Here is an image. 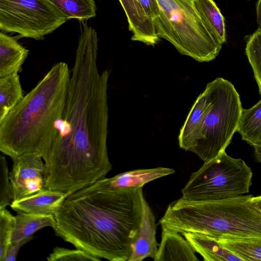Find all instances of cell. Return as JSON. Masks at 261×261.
<instances>
[{
    "label": "cell",
    "mask_w": 261,
    "mask_h": 261,
    "mask_svg": "<svg viewBox=\"0 0 261 261\" xmlns=\"http://www.w3.org/2000/svg\"><path fill=\"white\" fill-rule=\"evenodd\" d=\"M98 43L95 29L84 27L64 108L43 158L47 189L70 195L105 178L112 170L107 148L110 72L98 69Z\"/></svg>",
    "instance_id": "6da1fadb"
},
{
    "label": "cell",
    "mask_w": 261,
    "mask_h": 261,
    "mask_svg": "<svg viewBox=\"0 0 261 261\" xmlns=\"http://www.w3.org/2000/svg\"><path fill=\"white\" fill-rule=\"evenodd\" d=\"M144 200L142 188L103 190L91 185L66 198L53 228L64 241L94 257L128 261Z\"/></svg>",
    "instance_id": "7a4b0ae2"
},
{
    "label": "cell",
    "mask_w": 261,
    "mask_h": 261,
    "mask_svg": "<svg viewBox=\"0 0 261 261\" xmlns=\"http://www.w3.org/2000/svg\"><path fill=\"white\" fill-rule=\"evenodd\" d=\"M70 70L55 63L37 85L0 121V151L12 159L24 153L45 156L62 114Z\"/></svg>",
    "instance_id": "3957f363"
},
{
    "label": "cell",
    "mask_w": 261,
    "mask_h": 261,
    "mask_svg": "<svg viewBox=\"0 0 261 261\" xmlns=\"http://www.w3.org/2000/svg\"><path fill=\"white\" fill-rule=\"evenodd\" d=\"M252 195L225 200L190 201L180 198L169 204L160 220L162 229L195 233L220 239H261V212Z\"/></svg>",
    "instance_id": "277c9868"
},
{
    "label": "cell",
    "mask_w": 261,
    "mask_h": 261,
    "mask_svg": "<svg viewBox=\"0 0 261 261\" xmlns=\"http://www.w3.org/2000/svg\"><path fill=\"white\" fill-rule=\"evenodd\" d=\"M160 15L153 20L159 38L170 42L182 55L199 62H210L222 44L211 34L193 5L184 0H157Z\"/></svg>",
    "instance_id": "5b68a950"
},
{
    "label": "cell",
    "mask_w": 261,
    "mask_h": 261,
    "mask_svg": "<svg viewBox=\"0 0 261 261\" xmlns=\"http://www.w3.org/2000/svg\"><path fill=\"white\" fill-rule=\"evenodd\" d=\"M213 101L188 151L204 162L225 151L237 131L243 108L233 85L218 77L212 81Z\"/></svg>",
    "instance_id": "8992f818"
},
{
    "label": "cell",
    "mask_w": 261,
    "mask_h": 261,
    "mask_svg": "<svg viewBox=\"0 0 261 261\" xmlns=\"http://www.w3.org/2000/svg\"><path fill=\"white\" fill-rule=\"evenodd\" d=\"M253 172L241 159L223 151L193 172L181 190L182 198L195 202L232 198L249 192Z\"/></svg>",
    "instance_id": "52a82bcc"
},
{
    "label": "cell",
    "mask_w": 261,
    "mask_h": 261,
    "mask_svg": "<svg viewBox=\"0 0 261 261\" xmlns=\"http://www.w3.org/2000/svg\"><path fill=\"white\" fill-rule=\"evenodd\" d=\"M68 19L48 0H0V30L39 40Z\"/></svg>",
    "instance_id": "ba28073f"
},
{
    "label": "cell",
    "mask_w": 261,
    "mask_h": 261,
    "mask_svg": "<svg viewBox=\"0 0 261 261\" xmlns=\"http://www.w3.org/2000/svg\"><path fill=\"white\" fill-rule=\"evenodd\" d=\"M12 160L13 165L9 176L13 191V201L47 189V169L39 152L24 153Z\"/></svg>",
    "instance_id": "9c48e42d"
},
{
    "label": "cell",
    "mask_w": 261,
    "mask_h": 261,
    "mask_svg": "<svg viewBox=\"0 0 261 261\" xmlns=\"http://www.w3.org/2000/svg\"><path fill=\"white\" fill-rule=\"evenodd\" d=\"M174 172L173 169L165 167L137 169L125 172L112 177H105L96 181L92 185L103 190L143 188L151 181Z\"/></svg>",
    "instance_id": "30bf717a"
},
{
    "label": "cell",
    "mask_w": 261,
    "mask_h": 261,
    "mask_svg": "<svg viewBox=\"0 0 261 261\" xmlns=\"http://www.w3.org/2000/svg\"><path fill=\"white\" fill-rule=\"evenodd\" d=\"M126 16L131 39L154 46L160 40L153 21L145 14L138 0H119Z\"/></svg>",
    "instance_id": "8fae6325"
},
{
    "label": "cell",
    "mask_w": 261,
    "mask_h": 261,
    "mask_svg": "<svg viewBox=\"0 0 261 261\" xmlns=\"http://www.w3.org/2000/svg\"><path fill=\"white\" fill-rule=\"evenodd\" d=\"M68 195L59 191L46 189L30 196L13 201L10 205L17 213L54 216Z\"/></svg>",
    "instance_id": "7c38bea8"
},
{
    "label": "cell",
    "mask_w": 261,
    "mask_h": 261,
    "mask_svg": "<svg viewBox=\"0 0 261 261\" xmlns=\"http://www.w3.org/2000/svg\"><path fill=\"white\" fill-rule=\"evenodd\" d=\"M213 101V85L210 82L197 97L180 128L178 136L179 147L188 150L199 129L202 121Z\"/></svg>",
    "instance_id": "4fadbf2b"
},
{
    "label": "cell",
    "mask_w": 261,
    "mask_h": 261,
    "mask_svg": "<svg viewBox=\"0 0 261 261\" xmlns=\"http://www.w3.org/2000/svg\"><path fill=\"white\" fill-rule=\"evenodd\" d=\"M156 228L155 216L145 199L141 225L128 261H142L147 257L154 259L159 245L155 238Z\"/></svg>",
    "instance_id": "5bb4252c"
},
{
    "label": "cell",
    "mask_w": 261,
    "mask_h": 261,
    "mask_svg": "<svg viewBox=\"0 0 261 261\" xmlns=\"http://www.w3.org/2000/svg\"><path fill=\"white\" fill-rule=\"evenodd\" d=\"M196 251L180 233L171 230L162 229V239L154 261H198Z\"/></svg>",
    "instance_id": "9a60e30c"
},
{
    "label": "cell",
    "mask_w": 261,
    "mask_h": 261,
    "mask_svg": "<svg viewBox=\"0 0 261 261\" xmlns=\"http://www.w3.org/2000/svg\"><path fill=\"white\" fill-rule=\"evenodd\" d=\"M29 51L15 38L0 33V77L18 73Z\"/></svg>",
    "instance_id": "2e32d148"
},
{
    "label": "cell",
    "mask_w": 261,
    "mask_h": 261,
    "mask_svg": "<svg viewBox=\"0 0 261 261\" xmlns=\"http://www.w3.org/2000/svg\"><path fill=\"white\" fill-rule=\"evenodd\" d=\"M182 235L205 261H243L217 239L199 233H186Z\"/></svg>",
    "instance_id": "e0dca14e"
},
{
    "label": "cell",
    "mask_w": 261,
    "mask_h": 261,
    "mask_svg": "<svg viewBox=\"0 0 261 261\" xmlns=\"http://www.w3.org/2000/svg\"><path fill=\"white\" fill-rule=\"evenodd\" d=\"M192 3L212 35L222 44L224 43L226 39L225 20L214 1L193 0Z\"/></svg>",
    "instance_id": "ac0fdd59"
},
{
    "label": "cell",
    "mask_w": 261,
    "mask_h": 261,
    "mask_svg": "<svg viewBox=\"0 0 261 261\" xmlns=\"http://www.w3.org/2000/svg\"><path fill=\"white\" fill-rule=\"evenodd\" d=\"M15 226L12 243H16L33 237L32 235L46 227L53 228L55 225L54 215H42L27 213H17L15 216Z\"/></svg>",
    "instance_id": "d6986e66"
},
{
    "label": "cell",
    "mask_w": 261,
    "mask_h": 261,
    "mask_svg": "<svg viewBox=\"0 0 261 261\" xmlns=\"http://www.w3.org/2000/svg\"><path fill=\"white\" fill-rule=\"evenodd\" d=\"M237 132L253 146H261V98L253 107L243 109Z\"/></svg>",
    "instance_id": "ffe728a7"
},
{
    "label": "cell",
    "mask_w": 261,
    "mask_h": 261,
    "mask_svg": "<svg viewBox=\"0 0 261 261\" xmlns=\"http://www.w3.org/2000/svg\"><path fill=\"white\" fill-rule=\"evenodd\" d=\"M24 96L18 73L0 77V121Z\"/></svg>",
    "instance_id": "44dd1931"
},
{
    "label": "cell",
    "mask_w": 261,
    "mask_h": 261,
    "mask_svg": "<svg viewBox=\"0 0 261 261\" xmlns=\"http://www.w3.org/2000/svg\"><path fill=\"white\" fill-rule=\"evenodd\" d=\"M218 240L243 261H261V239L222 238Z\"/></svg>",
    "instance_id": "7402d4cb"
},
{
    "label": "cell",
    "mask_w": 261,
    "mask_h": 261,
    "mask_svg": "<svg viewBox=\"0 0 261 261\" xmlns=\"http://www.w3.org/2000/svg\"><path fill=\"white\" fill-rule=\"evenodd\" d=\"M68 20L76 18L80 20L96 16L95 0H48Z\"/></svg>",
    "instance_id": "603a6c76"
},
{
    "label": "cell",
    "mask_w": 261,
    "mask_h": 261,
    "mask_svg": "<svg viewBox=\"0 0 261 261\" xmlns=\"http://www.w3.org/2000/svg\"><path fill=\"white\" fill-rule=\"evenodd\" d=\"M245 50L261 95V27L249 36Z\"/></svg>",
    "instance_id": "cb8c5ba5"
},
{
    "label": "cell",
    "mask_w": 261,
    "mask_h": 261,
    "mask_svg": "<svg viewBox=\"0 0 261 261\" xmlns=\"http://www.w3.org/2000/svg\"><path fill=\"white\" fill-rule=\"evenodd\" d=\"M15 218L6 208L0 210V261H4L12 243Z\"/></svg>",
    "instance_id": "d4e9b609"
},
{
    "label": "cell",
    "mask_w": 261,
    "mask_h": 261,
    "mask_svg": "<svg viewBox=\"0 0 261 261\" xmlns=\"http://www.w3.org/2000/svg\"><path fill=\"white\" fill-rule=\"evenodd\" d=\"M47 260L48 261H99L101 259L94 257L79 248L70 249L56 246L47 257Z\"/></svg>",
    "instance_id": "484cf974"
},
{
    "label": "cell",
    "mask_w": 261,
    "mask_h": 261,
    "mask_svg": "<svg viewBox=\"0 0 261 261\" xmlns=\"http://www.w3.org/2000/svg\"><path fill=\"white\" fill-rule=\"evenodd\" d=\"M13 200L8 164L5 156L0 155V210L6 208Z\"/></svg>",
    "instance_id": "4316f807"
},
{
    "label": "cell",
    "mask_w": 261,
    "mask_h": 261,
    "mask_svg": "<svg viewBox=\"0 0 261 261\" xmlns=\"http://www.w3.org/2000/svg\"><path fill=\"white\" fill-rule=\"evenodd\" d=\"M145 14L152 20L160 15V10L157 0H138Z\"/></svg>",
    "instance_id": "83f0119b"
},
{
    "label": "cell",
    "mask_w": 261,
    "mask_h": 261,
    "mask_svg": "<svg viewBox=\"0 0 261 261\" xmlns=\"http://www.w3.org/2000/svg\"><path fill=\"white\" fill-rule=\"evenodd\" d=\"M32 239L33 237L16 243H12L8 248L4 261H15L20 248Z\"/></svg>",
    "instance_id": "f1b7e54d"
},
{
    "label": "cell",
    "mask_w": 261,
    "mask_h": 261,
    "mask_svg": "<svg viewBox=\"0 0 261 261\" xmlns=\"http://www.w3.org/2000/svg\"><path fill=\"white\" fill-rule=\"evenodd\" d=\"M256 22L261 27V0H257L256 5Z\"/></svg>",
    "instance_id": "f546056e"
},
{
    "label": "cell",
    "mask_w": 261,
    "mask_h": 261,
    "mask_svg": "<svg viewBox=\"0 0 261 261\" xmlns=\"http://www.w3.org/2000/svg\"><path fill=\"white\" fill-rule=\"evenodd\" d=\"M253 204L261 212V195L253 196L251 199Z\"/></svg>",
    "instance_id": "4dcf8cb0"
},
{
    "label": "cell",
    "mask_w": 261,
    "mask_h": 261,
    "mask_svg": "<svg viewBox=\"0 0 261 261\" xmlns=\"http://www.w3.org/2000/svg\"><path fill=\"white\" fill-rule=\"evenodd\" d=\"M254 148V154L255 159L261 163V146H253Z\"/></svg>",
    "instance_id": "1f68e13d"
},
{
    "label": "cell",
    "mask_w": 261,
    "mask_h": 261,
    "mask_svg": "<svg viewBox=\"0 0 261 261\" xmlns=\"http://www.w3.org/2000/svg\"><path fill=\"white\" fill-rule=\"evenodd\" d=\"M184 1L190 4L193 5V3H192L193 0H184Z\"/></svg>",
    "instance_id": "d6a6232c"
}]
</instances>
